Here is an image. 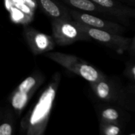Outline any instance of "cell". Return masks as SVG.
Segmentation results:
<instances>
[{
    "mask_svg": "<svg viewBox=\"0 0 135 135\" xmlns=\"http://www.w3.org/2000/svg\"><path fill=\"white\" fill-rule=\"evenodd\" d=\"M23 34L26 42L34 55L50 52L56 44L53 36L41 32L32 26H24Z\"/></svg>",
    "mask_w": 135,
    "mask_h": 135,
    "instance_id": "cell-7",
    "label": "cell"
},
{
    "mask_svg": "<svg viewBox=\"0 0 135 135\" xmlns=\"http://www.w3.org/2000/svg\"><path fill=\"white\" fill-rule=\"evenodd\" d=\"M131 90H132V92H133V93L134 94V96H135V86H132Z\"/></svg>",
    "mask_w": 135,
    "mask_h": 135,
    "instance_id": "cell-18",
    "label": "cell"
},
{
    "mask_svg": "<svg viewBox=\"0 0 135 135\" xmlns=\"http://www.w3.org/2000/svg\"><path fill=\"white\" fill-rule=\"evenodd\" d=\"M101 134L104 135H118L121 134V126L119 123L100 122Z\"/></svg>",
    "mask_w": 135,
    "mask_h": 135,
    "instance_id": "cell-13",
    "label": "cell"
},
{
    "mask_svg": "<svg viewBox=\"0 0 135 135\" xmlns=\"http://www.w3.org/2000/svg\"><path fill=\"white\" fill-rule=\"evenodd\" d=\"M105 9L112 17L126 21L129 18H135V9L121 3L115 0H92Z\"/></svg>",
    "mask_w": 135,
    "mask_h": 135,
    "instance_id": "cell-8",
    "label": "cell"
},
{
    "mask_svg": "<svg viewBox=\"0 0 135 135\" xmlns=\"http://www.w3.org/2000/svg\"><path fill=\"white\" fill-rule=\"evenodd\" d=\"M65 3L69 5L76 10L92 14H100L103 15L111 16L101 6L98 5L92 0H62ZM112 17V16H111Z\"/></svg>",
    "mask_w": 135,
    "mask_h": 135,
    "instance_id": "cell-11",
    "label": "cell"
},
{
    "mask_svg": "<svg viewBox=\"0 0 135 135\" xmlns=\"http://www.w3.org/2000/svg\"><path fill=\"white\" fill-rule=\"evenodd\" d=\"M125 74L128 79L135 83V62L128 63L126 66Z\"/></svg>",
    "mask_w": 135,
    "mask_h": 135,
    "instance_id": "cell-15",
    "label": "cell"
},
{
    "mask_svg": "<svg viewBox=\"0 0 135 135\" xmlns=\"http://www.w3.org/2000/svg\"><path fill=\"white\" fill-rule=\"evenodd\" d=\"M128 52L133 56L135 57V36L131 39L130 45H129Z\"/></svg>",
    "mask_w": 135,
    "mask_h": 135,
    "instance_id": "cell-16",
    "label": "cell"
},
{
    "mask_svg": "<svg viewBox=\"0 0 135 135\" xmlns=\"http://www.w3.org/2000/svg\"><path fill=\"white\" fill-rule=\"evenodd\" d=\"M90 86L96 97L105 102H112L116 100V90L112 83L106 79L90 83Z\"/></svg>",
    "mask_w": 135,
    "mask_h": 135,
    "instance_id": "cell-10",
    "label": "cell"
},
{
    "mask_svg": "<svg viewBox=\"0 0 135 135\" xmlns=\"http://www.w3.org/2000/svg\"><path fill=\"white\" fill-rule=\"evenodd\" d=\"M127 1H129L131 3V4H132V5H135V0H127Z\"/></svg>",
    "mask_w": 135,
    "mask_h": 135,
    "instance_id": "cell-17",
    "label": "cell"
},
{
    "mask_svg": "<svg viewBox=\"0 0 135 135\" xmlns=\"http://www.w3.org/2000/svg\"><path fill=\"white\" fill-rule=\"evenodd\" d=\"M45 57L58 63L68 71L79 75L89 83L107 79L104 73L96 67L75 55L50 51L45 54Z\"/></svg>",
    "mask_w": 135,
    "mask_h": 135,
    "instance_id": "cell-2",
    "label": "cell"
},
{
    "mask_svg": "<svg viewBox=\"0 0 135 135\" xmlns=\"http://www.w3.org/2000/svg\"><path fill=\"white\" fill-rule=\"evenodd\" d=\"M13 133V126L11 121H5L0 125V135H12Z\"/></svg>",
    "mask_w": 135,
    "mask_h": 135,
    "instance_id": "cell-14",
    "label": "cell"
},
{
    "mask_svg": "<svg viewBox=\"0 0 135 135\" xmlns=\"http://www.w3.org/2000/svg\"><path fill=\"white\" fill-rule=\"evenodd\" d=\"M100 122L119 123L120 113L116 108L104 106L99 109Z\"/></svg>",
    "mask_w": 135,
    "mask_h": 135,
    "instance_id": "cell-12",
    "label": "cell"
},
{
    "mask_svg": "<svg viewBox=\"0 0 135 135\" xmlns=\"http://www.w3.org/2000/svg\"><path fill=\"white\" fill-rule=\"evenodd\" d=\"M44 76L40 73H34L25 79L9 98V102L15 112L19 115L26 106L32 96L42 85Z\"/></svg>",
    "mask_w": 135,
    "mask_h": 135,
    "instance_id": "cell-4",
    "label": "cell"
},
{
    "mask_svg": "<svg viewBox=\"0 0 135 135\" xmlns=\"http://www.w3.org/2000/svg\"><path fill=\"white\" fill-rule=\"evenodd\" d=\"M38 6L44 13L47 15L51 19L63 18V19H73L67 9L63 5H60L54 0H35Z\"/></svg>",
    "mask_w": 135,
    "mask_h": 135,
    "instance_id": "cell-9",
    "label": "cell"
},
{
    "mask_svg": "<svg viewBox=\"0 0 135 135\" xmlns=\"http://www.w3.org/2000/svg\"><path fill=\"white\" fill-rule=\"evenodd\" d=\"M69 13L73 20L95 28L101 29L118 34H122L126 31V28L121 24L98 17L92 13L75 9H69Z\"/></svg>",
    "mask_w": 135,
    "mask_h": 135,
    "instance_id": "cell-6",
    "label": "cell"
},
{
    "mask_svg": "<svg viewBox=\"0 0 135 135\" xmlns=\"http://www.w3.org/2000/svg\"><path fill=\"white\" fill-rule=\"evenodd\" d=\"M52 36L57 45L66 46L79 41H90V37L73 19H51Z\"/></svg>",
    "mask_w": 135,
    "mask_h": 135,
    "instance_id": "cell-3",
    "label": "cell"
},
{
    "mask_svg": "<svg viewBox=\"0 0 135 135\" xmlns=\"http://www.w3.org/2000/svg\"><path fill=\"white\" fill-rule=\"evenodd\" d=\"M61 80L59 73L54 74L51 81L40 96L38 101L21 122V131L26 135H42L44 133Z\"/></svg>",
    "mask_w": 135,
    "mask_h": 135,
    "instance_id": "cell-1",
    "label": "cell"
},
{
    "mask_svg": "<svg viewBox=\"0 0 135 135\" xmlns=\"http://www.w3.org/2000/svg\"><path fill=\"white\" fill-rule=\"evenodd\" d=\"M77 25L82 30L85 32L91 39L100 42L106 47L115 50L119 54H123L129 50L132 38H126L121 34H115L106 30L95 28L77 22Z\"/></svg>",
    "mask_w": 135,
    "mask_h": 135,
    "instance_id": "cell-5",
    "label": "cell"
}]
</instances>
